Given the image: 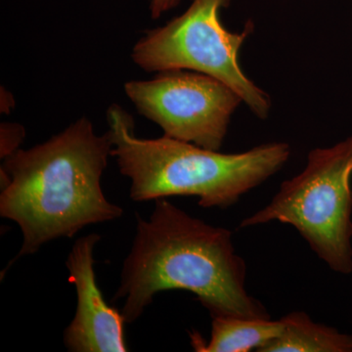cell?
I'll return each instance as SVG.
<instances>
[{
    "instance_id": "obj_7",
    "label": "cell",
    "mask_w": 352,
    "mask_h": 352,
    "mask_svg": "<svg viewBox=\"0 0 352 352\" xmlns=\"http://www.w3.org/2000/svg\"><path fill=\"white\" fill-rule=\"evenodd\" d=\"M101 240L96 233L78 238L69 252L66 266L76 292L75 316L64 331V344L71 352H126L124 317L110 307L96 281L94 256Z\"/></svg>"
},
{
    "instance_id": "obj_4",
    "label": "cell",
    "mask_w": 352,
    "mask_h": 352,
    "mask_svg": "<svg viewBox=\"0 0 352 352\" xmlns=\"http://www.w3.org/2000/svg\"><path fill=\"white\" fill-rule=\"evenodd\" d=\"M352 136L309 152L305 170L282 183L267 206L240 227L289 224L329 267L352 272Z\"/></svg>"
},
{
    "instance_id": "obj_2",
    "label": "cell",
    "mask_w": 352,
    "mask_h": 352,
    "mask_svg": "<svg viewBox=\"0 0 352 352\" xmlns=\"http://www.w3.org/2000/svg\"><path fill=\"white\" fill-rule=\"evenodd\" d=\"M112 149L110 131L97 135L82 118L43 144L3 159L0 215L17 223L23 234L13 261L36 254L51 241L122 217V208L111 203L101 186Z\"/></svg>"
},
{
    "instance_id": "obj_8",
    "label": "cell",
    "mask_w": 352,
    "mask_h": 352,
    "mask_svg": "<svg viewBox=\"0 0 352 352\" xmlns=\"http://www.w3.org/2000/svg\"><path fill=\"white\" fill-rule=\"evenodd\" d=\"M284 325L281 319H252L227 316L212 318V335L205 342L199 333H191L192 346L199 352L258 351L279 337Z\"/></svg>"
},
{
    "instance_id": "obj_9",
    "label": "cell",
    "mask_w": 352,
    "mask_h": 352,
    "mask_svg": "<svg viewBox=\"0 0 352 352\" xmlns=\"http://www.w3.org/2000/svg\"><path fill=\"white\" fill-rule=\"evenodd\" d=\"M284 328L258 352H352V336L316 323L302 311L281 319Z\"/></svg>"
},
{
    "instance_id": "obj_5",
    "label": "cell",
    "mask_w": 352,
    "mask_h": 352,
    "mask_svg": "<svg viewBox=\"0 0 352 352\" xmlns=\"http://www.w3.org/2000/svg\"><path fill=\"white\" fill-rule=\"evenodd\" d=\"M230 0H192L179 17L148 32L134 46L132 59L147 72L190 69L217 78L239 94L259 119L267 118V95L245 76L238 53L252 31L249 23L242 32L227 31L219 10Z\"/></svg>"
},
{
    "instance_id": "obj_11",
    "label": "cell",
    "mask_w": 352,
    "mask_h": 352,
    "mask_svg": "<svg viewBox=\"0 0 352 352\" xmlns=\"http://www.w3.org/2000/svg\"><path fill=\"white\" fill-rule=\"evenodd\" d=\"M179 2L180 0H152L150 9L153 19H157L164 12L178 6Z\"/></svg>"
},
{
    "instance_id": "obj_3",
    "label": "cell",
    "mask_w": 352,
    "mask_h": 352,
    "mask_svg": "<svg viewBox=\"0 0 352 352\" xmlns=\"http://www.w3.org/2000/svg\"><path fill=\"white\" fill-rule=\"evenodd\" d=\"M107 119L111 155L131 180L129 197L134 201L194 196L201 208L226 210L281 170L291 155L287 143L223 154L166 135L136 138L131 116L116 104L109 108Z\"/></svg>"
},
{
    "instance_id": "obj_1",
    "label": "cell",
    "mask_w": 352,
    "mask_h": 352,
    "mask_svg": "<svg viewBox=\"0 0 352 352\" xmlns=\"http://www.w3.org/2000/svg\"><path fill=\"white\" fill-rule=\"evenodd\" d=\"M247 266L236 252L233 234L176 207L155 200L149 219L136 214V232L122 264L112 302L134 323L159 293L185 289L214 317L270 319L265 307L245 289Z\"/></svg>"
},
{
    "instance_id": "obj_10",
    "label": "cell",
    "mask_w": 352,
    "mask_h": 352,
    "mask_svg": "<svg viewBox=\"0 0 352 352\" xmlns=\"http://www.w3.org/2000/svg\"><path fill=\"white\" fill-rule=\"evenodd\" d=\"M0 132H1L0 156L1 159H6L14 152L17 151L18 146L25 138V131L19 124H1Z\"/></svg>"
},
{
    "instance_id": "obj_6",
    "label": "cell",
    "mask_w": 352,
    "mask_h": 352,
    "mask_svg": "<svg viewBox=\"0 0 352 352\" xmlns=\"http://www.w3.org/2000/svg\"><path fill=\"white\" fill-rule=\"evenodd\" d=\"M127 97L168 138L219 151L231 116L243 102L217 78L186 69L160 72L124 85Z\"/></svg>"
}]
</instances>
